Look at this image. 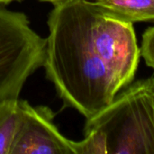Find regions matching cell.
Segmentation results:
<instances>
[{"instance_id": "7", "label": "cell", "mask_w": 154, "mask_h": 154, "mask_svg": "<svg viewBox=\"0 0 154 154\" xmlns=\"http://www.w3.org/2000/svg\"><path fill=\"white\" fill-rule=\"evenodd\" d=\"M84 134L82 141H72L74 154H107L106 141L100 132L91 130Z\"/></svg>"}, {"instance_id": "1", "label": "cell", "mask_w": 154, "mask_h": 154, "mask_svg": "<svg viewBox=\"0 0 154 154\" xmlns=\"http://www.w3.org/2000/svg\"><path fill=\"white\" fill-rule=\"evenodd\" d=\"M89 5V0L54 4L42 64L65 106L87 119L109 105L122 89L95 45Z\"/></svg>"}, {"instance_id": "3", "label": "cell", "mask_w": 154, "mask_h": 154, "mask_svg": "<svg viewBox=\"0 0 154 154\" xmlns=\"http://www.w3.org/2000/svg\"><path fill=\"white\" fill-rule=\"evenodd\" d=\"M90 26L95 45L122 88L130 84L138 68L141 51L132 23L108 14L90 1Z\"/></svg>"}, {"instance_id": "4", "label": "cell", "mask_w": 154, "mask_h": 154, "mask_svg": "<svg viewBox=\"0 0 154 154\" xmlns=\"http://www.w3.org/2000/svg\"><path fill=\"white\" fill-rule=\"evenodd\" d=\"M21 120L10 154H74L72 141L62 135L47 106L20 100Z\"/></svg>"}, {"instance_id": "6", "label": "cell", "mask_w": 154, "mask_h": 154, "mask_svg": "<svg viewBox=\"0 0 154 154\" xmlns=\"http://www.w3.org/2000/svg\"><path fill=\"white\" fill-rule=\"evenodd\" d=\"M21 120L18 98L0 101V154H10Z\"/></svg>"}, {"instance_id": "8", "label": "cell", "mask_w": 154, "mask_h": 154, "mask_svg": "<svg viewBox=\"0 0 154 154\" xmlns=\"http://www.w3.org/2000/svg\"><path fill=\"white\" fill-rule=\"evenodd\" d=\"M140 51L146 65L154 69V26L145 30Z\"/></svg>"}, {"instance_id": "2", "label": "cell", "mask_w": 154, "mask_h": 154, "mask_svg": "<svg viewBox=\"0 0 154 154\" xmlns=\"http://www.w3.org/2000/svg\"><path fill=\"white\" fill-rule=\"evenodd\" d=\"M106 138L107 154H154V77L120 90L99 113L87 119L84 132Z\"/></svg>"}, {"instance_id": "10", "label": "cell", "mask_w": 154, "mask_h": 154, "mask_svg": "<svg viewBox=\"0 0 154 154\" xmlns=\"http://www.w3.org/2000/svg\"><path fill=\"white\" fill-rule=\"evenodd\" d=\"M41 1H45V2H51V3H53V4H55V3H57V2H60V1H61V0H41Z\"/></svg>"}, {"instance_id": "5", "label": "cell", "mask_w": 154, "mask_h": 154, "mask_svg": "<svg viewBox=\"0 0 154 154\" xmlns=\"http://www.w3.org/2000/svg\"><path fill=\"white\" fill-rule=\"evenodd\" d=\"M114 16L132 23L154 22V0H93Z\"/></svg>"}, {"instance_id": "9", "label": "cell", "mask_w": 154, "mask_h": 154, "mask_svg": "<svg viewBox=\"0 0 154 154\" xmlns=\"http://www.w3.org/2000/svg\"><path fill=\"white\" fill-rule=\"evenodd\" d=\"M12 1H14V0H0V5H5V4H8Z\"/></svg>"}]
</instances>
